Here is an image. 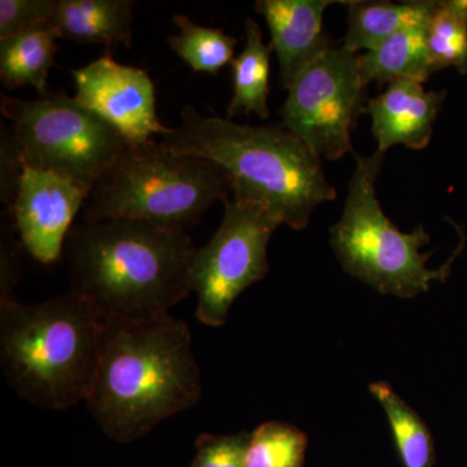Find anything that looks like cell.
<instances>
[{
  "label": "cell",
  "mask_w": 467,
  "mask_h": 467,
  "mask_svg": "<svg viewBox=\"0 0 467 467\" xmlns=\"http://www.w3.org/2000/svg\"><path fill=\"white\" fill-rule=\"evenodd\" d=\"M189 326L171 313L107 321L86 407L109 438L131 442L201 401Z\"/></svg>",
  "instance_id": "6da1fadb"
},
{
  "label": "cell",
  "mask_w": 467,
  "mask_h": 467,
  "mask_svg": "<svg viewBox=\"0 0 467 467\" xmlns=\"http://www.w3.org/2000/svg\"><path fill=\"white\" fill-rule=\"evenodd\" d=\"M196 250L186 232L143 221L82 218L64 245L69 290L107 321L168 315L192 292Z\"/></svg>",
  "instance_id": "7a4b0ae2"
},
{
  "label": "cell",
  "mask_w": 467,
  "mask_h": 467,
  "mask_svg": "<svg viewBox=\"0 0 467 467\" xmlns=\"http://www.w3.org/2000/svg\"><path fill=\"white\" fill-rule=\"evenodd\" d=\"M181 117L161 143L216 162L232 180L233 198L260 205L282 225L304 229L318 205L337 198L321 158L282 124L242 125L190 106Z\"/></svg>",
  "instance_id": "3957f363"
},
{
  "label": "cell",
  "mask_w": 467,
  "mask_h": 467,
  "mask_svg": "<svg viewBox=\"0 0 467 467\" xmlns=\"http://www.w3.org/2000/svg\"><path fill=\"white\" fill-rule=\"evenodd\" d=\"M106 326L107 319L70 290L36 304L0 300V364L9 386L50 410L85 402Z\"/></svg>",
  "instance_id": "277c9868"
},
{
  "label": "cell",
  "mask_w": 467,
  "mask_h": 467,
  "mask_svg": "<svg viewBox=\"0 0 467 467\" xmlns=\"http://www.w3.org/2000/svg\"><path fill=\"white\" fill-rule=\"evenodd\" d=\"M232 195V180L216 162L152 140L128 144L117 156L92 187L82 218L143 221L187 233L211 205Z\"/></svg>",
  "instance_id": "5b68a950"
},
{
  "label": "cell",
  "mask_w": 467,
  "mask_h": 467,
  "mask_svg": "<svg viewBox=\"0 0 467 467\" xmlns=\"http://www.w3.org/2000/svg\"><path fill=\"white\" fill-rule=\"evenodd\" d=\"M383 160L380 152L356 155L346 205L330 229V243L348 275L380 294L410 299L429 291L432 282H444L454 256L438 269H430V254L420 252L430 242L425 227L402 233L384 214L377 198Z\"/></svg>",
  "instance_id": "8992f818"
},
{
  "label": "cell",
  "mask_w": 467,
  "mask_h": 467,
  "mask_svg": "<svg viewBox=\"0 0 467 467\" xmlns=\"http://www.w3.org/2000/svg\"><path fill=\"white\" fill-rule=\"evenodd\" d=\"M3 129L21 167L52 171L92 190L128 146L122 135L76 98L48 88L33 100L2 95Z\"/></svg>",
  "instance_id": "52a82bcc"
},
{
  "label": "cell",
  "mask_w": 467,
  "mask_h": 467,
  "mask_svg": "<svg viewBox=\"0 0 467 467\" xmlns=\"http://www.w3.org/2000/svg\"><path fill=\"white\" fill-rule=\"evenodd\" d=\"M223 223L211 241L193 254L190 284L198 297L196 317L209 327H221L243 291L269 272L267 245L282 225L254 202H223Z\"/></svg>",
  "instance_id": "ba28073f"
},
{
  "label": "cell",
  "mask_w": 467,
  "mask_h": 467,
  "mask_svg": "<svg viewBox=\"0 0 467 467\" xmlns=\"http://www.w3.org/2000/svg\"><path fill=\"white\" fill-rule=\"evenodd\" d=\"M358 55L331 47L306 67L285 90L282 126L319 158L342 159L352 150V130L364 110Z\"/></svg>",
  "instance_id": "9c48e42d"
},
{
  "label": "cell",
  "mask_w": 467,
  "mask_h": 467,
  "mask_svg": "<svg viewBox=\"0 0 467 467\" xmlns=\"http://www.w3.org/2000/svg\"><path fill=\"white\" fill-rule=\"evenodd\" d=\"M76 100L122 135L129 144H143L169 134L156 113L155 86L140 67L117 63L109 55L72 72Z\"/></svg>",
  "instance_id": "30bf717a"
},
{
  "label": "cell",
  "mask_w": 467,
  "mask_h": 467,
  "mask_svg": "<svg viewBox=\"0 0 467 467\" xmlns=\"http://www.w3.org/2000/svg\"><path fill=\"white\" fill-rule=\"evenodd\" d=\"M91 190L63 175L23 165L14 202L9 205L24 248L45 265L64 254L75 218Z\"/></svg>",
  "instance_id": "8fae6325"
},
{
  "label": "cell",
  "mask_w": 467,
  "mask_h": 467,
  "mask_svg": "<svg viewBox=\"0 0 467 467\" xmlns=\"http://www.w3.org/2000/svg\"><path fill=\"white\" fill-rule=\"evenodd\" d=\"M330 0H257L254 9L264 17L272 36L273 51L287 88L297 76L330 50L324 33V14Z\"/></svg>",
  "instance_id": "7c38bea8"
},
{
  "label": "cell",
  "mask_w": 467,
  "mask_h": 467,
  "mask_svg": "<svg viewBox=\"0 0 467 467\" xmlns=\"http://www.w3.org/2000/svg\"><path fill=\"white\" fill-rule=\"evenodd\" d=\"M445 91H427L413 79H399L376 98L368 100L362 112L371 117L377 152L386 153L402 144L411 150L429 146Z\"/></svg>",
  "instance_id": "4fadbf2b"
},
{
  "label": "cell",
  "mask_w": 467,
  "mask_h": 467,
  "mask_svg": "<svg viewBox=\"0 0 467 467\" xmlns=\"http://www.w3.org/2000/svg\"><path fill=\"white\" fill-rule=\"evenodd\" d=\"M134 5L131 0H54L51 26L67 41L130 48Z\"/></svg>",
  "instance_id": "5bb4252c"
},
{
  "label": "cell",
  "mask_w": 467,
  "mask_h": 467,
  "mask_svg": "<svg viewBox=\"0 0 467 467\" xmlns=\"http://www.w3.org/2000/svg\"><path fill=\"white\" fill-rule=\"evenodd\" d=\"M348 8V30L343 47L358 54L371 51L395 34L409 27L425 26L436 7V2H346Z\"/></svg>",
  "instance_id": "9a60e30c"
},
{
  "label": "cell",
  "mask_w": 467,
  "mask_h": 467,
  "mask_svg": "<svg viewBox=\"0 0 467 467\" xmlns=\"http://www.w3.org/2000/svg\"><path fill=\"white\" fill-rule=\"evenodd\" d=\"M426 26L402 30L374 50L358 55V70L364 85H389L399 79H413L420 84L427 81L435 69L427 51Z\"/></svg>",
  "instance_id": "2e32d148"
},
{
  "label": "cell",
  "mask_w": 467,
  "mask_h": 467,
  "mask_svg": "<svg viewBox=\"0 0 467 467\" xmlns=\"http://www.w3.org/2000/svg\"><path fill=\"white\" fill-rule=\"evenodd\" d=\"M245 45L241 54L234 57L233 97L227 107V119L239 115L254 113L260 119H267L270 116V57L272 45L263 41V32L259 24L247 18L244 24Z\"/></svg>",
  "instance_id": "e0dca14e"
},
{
  "label": "cell",
  "mask_w": 467,
  "mask_h": 467,
  "mask_svg": "<svg viewBox=\"0 0 467 467\" xmlns=\"http://www.w3.org/2000/svg\"><path fill=\"white\" fill-rule=\"evenodd\" d=\"M58 38L54 26H45L0 39V79L9 90L30 85L38 95L48 90Z\"/></svg>",
  "instance_id": "ac0fdd59"
},
{
  "label": "cell",
  "mask_w": 467,
  "mask_h": 467,
  "mask_svg": "<svg viewBox=\"0 0 467 467\" xmlns=\"http://www.w3.org/2000/svg\"><path fill=\"white\" fill-rule=\"evenodd\" d=\"M370 392L386 413L404 466L432 467L434 441L422 418L387 383L371 384Z\"/></svg>",
  "instance_id": "d6986e66"
},
{
  "label": "cell",
  "mask_w": 467,
  "mask_h": 467,
  "mask_svg": "<svg viewBox=\"0 0 467 467\" xmlns=\"http://www.w3.org/2000/svg\"><path fill=\"white\" fill-rule=\"evenodd\" d=\"M173 23L180 34L169 36V46L193 72L218 75L223 67L232 64L238 43L235 36L221 29L199 26L186 15H175Z\"/></svg>",
  "instance_id": "ffe728a7"
},
{
  "label": "cell",
  "mask_w": 467,
  "mask_h": 467,
  "mask_svg": "<svg viewBox=\"0 0 467 467\" xmlns=\"http://www.w3.org/2000/svg\"><path fill=\"white\" fill-rule=\"evenodd\" d=\"M308 438L296 427L266 422L251 434L245 467H303Z\"/></svg>",
  "instance_id": "44dd1931"
},
{
  "label": "cell",
  "mask_w": 467,
  "mask_h": 467,
  "mask_svg": "<svg viewBox=\"0 0 467 467\" xmlns=\"http://www.w3.org/2000/svg\"><path fill=\"white\" fill-rule=\"evenodd\" d=\"M426 46L435 72L450 67L467 72V23L447 2H436L426 26Z\"/></svg>",
  "instance_id": "7402d4cb"
},
{
  "label": "cell",
  "mask_w": 467,
  "mask_h": 467,
  "mask_svg": "<svg viewBox=\"0 0 467 467\" xmlns=\"http://www.w3.org/2000/svg\"><path fill=\"white\" fill-rule=\"evenodd\" d=\"M251 434H202L196 441V456L192 467H245Z\"/></svg>",
  "instance_id": "603a6c76"
},
{
  "label": "cell",
  "mask_w": 467,
  "mask_h": 467,
  "mask_svg": "<svg viewBox=\"0 0 467 467\" xmlns=\"http://www.w3.org/2000/svg\"><path fill=\"white\" fill-rule=\"evenodd\" d=\"M54 0H2L0 39L50 26Z\"/></svg>",
  "instance_id": "cb8c5ba5"
},
{
  "label": "cell",
  "mask_w": 467,
  "mask_h": 467,
  "mask_svg": "<svg viewBox=\"0 0 467 467\" xmlns=\"http://www.w3.org/2000/svg\"><path fill=\"white\" fill-rule=\"evenodd\" d=\"M447 3L467 23V0H448Z\"/></svg>",
  "instance_id": "d4e9b609"
}]
</instances>
